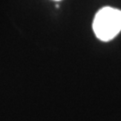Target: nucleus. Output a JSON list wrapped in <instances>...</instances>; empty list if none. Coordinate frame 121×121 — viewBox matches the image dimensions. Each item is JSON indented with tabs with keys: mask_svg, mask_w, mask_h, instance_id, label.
<instances>
[{
	"mask_svg": "<svg viewBox=\"0 0 121 121\" xmlns=\"http://www.w3.org/2000/svg\"><path fill=\"white\" fill-rule=\"evenodd\" d=\"M92 29L96 37L109 41L121 31V10L106 6L96 13Z\"/></svg>",
	"mask_w": 121,
	"mask_h": 121,
	"instance_id": "obj_1",
	"label": "nucleus"
}]
</instances>
